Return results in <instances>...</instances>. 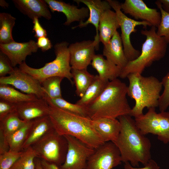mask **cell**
<instances>
[{"label":"cell","mask_w":169,"mask_h":169,"mask_svg":"<svg viewBox=\"0 0 169 169\" xmlns=\"http://www.w3.org/2000/svg\"><path fill=\"white\" fill-rule=\"evenodd\" d=\"M32 120L27 121L22 127L7 136L9 146V150L21 151Z\"/></svg>","instance_id":"f546056e"},{"label":"cell","mask_w":169,"mask_h":169,"mask_svg":"<svg viewBox=\"0 0 169 169\" xmlns=\"http://www.w3.org/2000/svg\"><path fill=\"white\" fill-rule=\"evenodd\" d=\"M0 84L11 85L27 94L35 95L44 100L47 96L41 83L31 75L19 68H14L9 76L0 77Z\"/></svg>","instance_id":"7c38bea8"},{"label":"cell","mask_w":169,"mask_h":169,"mask_svg":"<svg viewBox=\"0 0 169 169\" xmlns=\"http://www.w3.org/2000/svg\"><path fill=\"white\" fill-rule=\"evenodd\" d=\"M16 19L9 13H0V42L7 44L14 41L12 31Z\"/></svg>","instance_id":"83f0119b"},{"label":"cell","mask_w":169,"mask_h":169,"mask_svg":"<svg viewBox=\"0 0 169 169\" xmlns=\"http://www.w3.org/2000/svg\"><path fill=\"white\" fill-rule=\"evenodd\" d=\"M23 151L9 150L0 155V169H10L18 159Z\"/></svg>","instance_id":"e575fe53"},{"label":"cell","mask_w":169,"mask_h":169,"mask_svg":"<svg viewBox=\"0 0 169 169\" xmlns=\"http://www.w3.org/2000/svg\"><path fill=\"white\" fill-rule=\"evenodd\" d=\"M38 48L44 52L51 49L52 45L49 39L47 37H43L38 38L36 42Z\"/></svg>","instance_id":"60d3db41"},{"label":"cell","mask_w":169,"mask_h":169,"mask_svg":"<svg viewBox=\"0 0 169 169\" xmlns=\"http://www.w3.org/2000/svg\"><path fill=\"white\" fill-rule=\"evenodd\" d=\"M14 68L12 66L8 58L2 52L0 53V76L4 77L10 74L14 71Z\"/></svg>","instance_id":"8d00e7d4"},{"label":"cell","mask_w":169,"mask_h":169,"mask_svg":"<svg viewBox=\"0 0 169 169\" xmlns=\"http://www.w3.org/2000/svg\"><path fill=\"white\" fill-rule=\"evenodd\" d=\"M0 99L16 104L38 98L34 95L20 92L9 85L0 84Z\"/></svg>","instance_id":"484cf974"},{"label":"cell","mask_w":169,"mask_h":169,"mask_svg":"<svg viewBox=\"0 0 169 169\" xmlns=\"http://www.w3.org/2000/svg\"><path fill=\"white\" fill-rule=\"evenodd\" d=\"M0 5L2 7H8V3H6L5 1L0 0Z\"/></svg>","instance_id":"bcb514c9"},{"label":"cell","mask_w":169,"mask_h":169,"mask_svg":"<svg viewBox=\"0 0 169 169\" xmlns=\"http://www.w3.org/2000/svg\"><path fill=\"white\" fill-rule=\"evenodd\" d=\"M10 147L7 136L0 129V155L8 151Z\"/></svg>","instance_id":"b9f144b4"},{"label":"cell","mask_w":169,"mask_h":169,"mask_svg":"<svg viewBox=\"0 0 169 169\" xmlns=\"http://www.w3.org/2000/svg\"><path fill=\"white\" fill-rule=\"evenodd\" d=\"M16 104L0 100V121L9 114L16 111Z\"/></svg>","instance_id":"74e56055"},{"label":"cell","mask_w":169,"mask_h":169,"mask_svg":"<svg viewBox=\"0 0 169 169\" xmlns=\"http://www.w3.org/2000/svg\"><path fill=\"white\" fill-rule=\"evenodd\" d=\"M49 110V105L43 99L16 104V112L22 120L27 121L48 116Z\"/></svg>","instance_id":"e0dca14e"},{"label":"cell","mask_w":169,"mask_h":169,"mask_svg":"<svg viewBox=\"0 0 169 169\" xmlns=\"http://www.w3.org/2000/svg\"><path fill=\"white\" fill-rule=\"evenodd\" d=\"M121 10L136 20L141 19L157 28L161 20V14L155 8L148 7L142 0H125L120 4Z\"/></svg>","instance_id":"5bb4252c"},{"label":"cell","mask_w":169,"mask_h":169,"mask_svg":"<svg viewBox=\"0 0 169 169\" xmlns=\"http://www.w3.org/2000/svg\"><path fill=\"white\" fill-rule=\"evenodd\" d=\"M37 157L32 146L23 151L21 156L10 169H36L35 159Z\"/></svg>","instance_id":"1f68e13d"},{"label":"cell","mask_w":169,"mask_h":169,"mask_svg":"<svg viewBox=\"0 0 169 169\" xmlns=\"http://www.w3.org/2000/svg\"><path fill=\"white\" fill-rule=\"evenodd\" d=\"M49 105V116L59 134L74 136L95 149L105 143L95 131L90 118Z\"/></svg>","instance_id":"7a4b0ae2"},{"label":"cell","mask_w":169,"mask_h":169,"mask_svg":"<svg viewBox=\"0 0 169 169\" xmlns=\"http://www.w3.org/2000/svg\"><path fill=\"white\" fill-rule=\"evenodd\" d=\"M126 78L129 82L127 95L135 102L130 116L137 118L143 115L145 108L158 107L162 87L161 81L154 76H144L137 73L130 74Z\"/></svg>","instance_id":"277c9868"},{"label":"cell","mask_w":169,"mask_h":169,"mask_svg":"<svg viewBox=\"0 0 169 169\" xmlns=\"http://www.w3.org/2000/svg\"><path fill=\"white\" fill-rule=\"evenodd\" d=\"M91 64L98 73L101 79L111 81L120 77L122 69L106 59L100 54H95Z\"/></svg>","instance_id":"cb8c5ba5"},{"label":"cell","mask_w":169,"mask_h":169,"mask_svg":"<svg viewBox=\"0 0 169 169\" xmlns=\"http://www.w3.org/2000/svg\"><path fill=\"white\" fill-rule=\"evenodd\" d=\"M71 72L76 86V93L81 98L94 81L95 76L89 73L87 69L72 68Z\"/></svg>","instance_id":"4316f807"},{"label":"cell","mask_w":169,"mask_h":169,"mask_svg":"<svg viewBox=\"0 0 169 169\" xmlns=\"http://www.w3.org/2000/svg\"><path fill=\"white\" fill-rule=\"evenodd\" d=\"M45 100L49 105H54L63 110L78 115L89 117L86 107L76 104L70 103L62 97L50 98L48 97L46 98Z\"/></svg>","instance_id":"f1b7e54d"},{"label":"cell","mask_w":169,"mask_h":169,"mask_svg":"<svg viewBox=\"0 0 169 169\" xmlns=\"http://www.w3.org/2000/svg\"><path fill=\"white\" fill-rule=\"evenodd\" d=\"M96 40H84L70 44L68 47L72 68L87 69L95 55V50L99 49Z\"/></svg>","instance_id":"4fadbf2b"},{"label":"cell","mask_w":169,"mask_h":169,"mask_svg":"<svg viewBox=\"0 0 169 169\" xmlns=\"http://www.w3.org/2000/svg\"><path fill=\"white\" fill-rule=\"evenodd\" d=\"M38 18H35L33 20V30L35 33L34 37L37 38L47 36V31L41 25Z\"/></svg>","instance_id":"f35d334b"},{"label":"cell","mask_w":169,"mask_h":169,"mask_svg":"<svg viewBox=\"0 0 169 169\" xmlns=\"http://www.w3.org/2000/svg\"><path fill=\"white\" fill-rule=\"evenodd\" d=\"M107 1L117 15L121 30L120 36L125 54L129 61L134 60L140 56L141 52L136 49L132 45L130 38L131 34L136 32V27L138 26L142 25L146 28L148 26L151 27L152 25L146 21H138L127 17L122 11L121 3L118 1Z\"/></svg>","instance_id":"9c48e42d"},{"label":"cell","mask_w":169,"mask_h":169,"mask_svg":"<svg viewBox=\"0 0 169 169\" xmlns=\"http://www.w3.org/2000/svg\"><path fill=\"white\" fill-rule=\"evenodd\" d=\"M27 122L22 120L15 111L0 121V129L7 136L22 127Z\"/></svg>","instance_id":"4dcf8cb0"},{"label":"cell","mask_w":169,"mask_h":169,"mask_svg":"<svg viewBox=\"0 0 169 169\" xmlns=\"http://www.w3.org/2000/svg\"><path fill=\"white\" fill-rule=\"evenodd\" d=\"M161 82L164 90L159 98L158 107L160 111L162 112L166 111L169 106V72Z\"/></svg>","instance_id":"d590c367"},{"label":"cell","mask_w":169,"mask_h":169,"mask_svg":"<svg viewBox=\"0 0 169 169\" xmlns=\"http://www.w3.org/2000/svg\"><path fill=\"white\" fill-rule=\"evenodd\" d=\"M18 9L32 20L35 18L43 17L49 20L52 18L48 7L44 0H13Z\"/></svg>","instance_id":"7402d4cb"},{"label":"cell","mask_w":169,"mask_h":169,"mask_svg":"<svg viewBox=\"0 0 169 169\" xmlns=\"http://www.w3.org/2000/svg\"><path fill=\"white\" fill-rule=\"evenodd\" d=\"M64 78L60 76L51 77L41 83L47 97L50 98L62 97L60 85Z\"/></svg>","instance_id":"d6a6232c"},{"label":"cell","mask_w":169,"mask_h":169,"mask_svg":"<svg viewBox=\"0 0 169 169\" xmlns=\"http://www.w3.org/2000/svg\"><path fill=\"white\" fill-rule=\"evenodd\" d=\"M159 1L163 10L169 13V0H159Z\"/></svg>","instance_id":"ee69618b"},{"label":"cell","mask_w":169,"mask_h":169,"mask_svg":"<svg viewBox=\"0 0 169 169\" xmlns=\"http://www.w3.org/2000/svg\"><path fill=\"white\" fill-rule=\"evenodd\" d=\"M78 4L82 3L85 5L89 10V16L85 22H79L76 26L73 27L74 29L77 27L83 28L86 27L89 24H93L95 27L96 35L94 37L99 44L98 28L100 18L102 14L106 11L111 9V8L107 0H75L74 1Z\"/></svg>","instance_id":"ac0fdd59"},{"label":"cell","mask_w":169,"mask_h":169,"mask_svg":"<svg viewBox=\"0 0 169 169\" xmlns=\"http://www.w3.org/2000/svg\"><path fill=\"white\" fill-rule=\"evenodd\" d=\"M64 136L68 141V150L64 162L59 167L60 169H85L87 160L95 149L74 136Z\"/></svg>","instance_id":"8fae6325"},{"label":"cell","mask_w":169,"mask_h":169,"mask_svg":"<svg viewBox=\"0 0 169 169\" xmlns=\"http://www.w3.org/2000/svg\"><path fill=\"white\" fill-rule=\"evenodd\" d=\"M135 120L143 135L151 133L156 136L164 144L169 142V112L157 113L155 108H150L145 114L135 118Z\"/></svg>","instance_id":"ba28073f"},{"label":"cell","mask_w":169,"mask_h":169,"mask_svg":"<svg viewBox=\"0 0 169 169\" xmlns=\"http://www.w3.org/2000/svg\"><path fill=\"white\" fill-rule=\"evenodd\" d=\"M122 162L118 148L114 143L109 141L95 149L87 160L85 169H112Z\"/></svg>","instance_id":"30bf717a"},{"label":"cell","mask_w":169,"mask_h":169,"mask_svg":"<svg viewBox=\"0 0 169 169\" xmlns=\"http://www.w3.org/2000/svg\"><path fill=\"white\" fill-rule=\"evenodd\" d=\"M31 146L38 157L59 167L65 161L68 143L65 136L54 129Z\"/></svg>","instance_id":"52a82bcc"},{"label":"cell","mask_w":169,"mask_h":169,"mask_svg":"<svg viewBox=\"0 0 169 169\" xmlns=\"http://www.w3.org/2000/svg\"><path fill=\"white\" fill-rule=\"evenodd\" d=\"M41 162L42 169H60L56 165L44 160L41 159Z\"/></svg>","instance_id":"7bdbcfd3"},{"label":"cell","mask_w":169,"mask_h":169,"mask_svg":"<svg viewBox=\"0 0 169 169\" xmlns=\"http://www.w3.org/2000/svg\"><path fill=\"white\" fill-rule=\"evenodd\" d=\"M109 81L105 80L99 78L98 75L87 89L83 95L76 104L86 107L95 101L101 95Z\"/></svg>","instance_id":"d4e9b609"},{"label":"cell","mask_w":169,"mask_h":169,"mask_svg":"<svg viewBox=\"0 0 169 169\" xmlns=\"http://www.w3.org/2000/svg\"><path fill=\"white\" fill-rule=\"evenodd\" d=\"M54 130L49 115L32 120L22 146L25 150L36 143L45 135Z\"/></svg>","instance_id":"44dd1931"},{"label":"cell","mask_w":169,"mask_h":169,"mask_svg":"<svg viewBox=\"0 0 169 169\" xmlns=\"http://www.w3.org/2000/svg\"><path fill=\"white\" fill-rule=\"evenodd\" d=\"M156 30L157 28L152 26L149 30L141 31V34L146 36V39L142 44L140 54L136 59L129 61L122 69L120 77L126 78L131 73L141 74L146 68L164 57L168 43L164 37L157 34Z\"/></svg>","instance_id":"5b68a950"},{"label":"cell","mask_w":169,"mask_h":169,"mask_svg":"<svg viewBox=\"0 0 169 169\" xmlns=\"http://www.w3.org/2000/svg\"><path fill=\"white\" fill-rule=\"evenodd\" d=\"M93 126L105 142L114 143L120 132L121 125L116 118H101L92 120Z\"/></svg>","instance_id":"ffe728a7"},{"label":"cell","mask_w":169,"mask_h":169,"mask_svg":"<svg viewBox=\"0 0 169 169\" xmlns=\"http://www.w3.org/2000/svg\"><path fill=\"white\" fill-rule=\"evenodd\" d=\"M44 1L52 12L56 11L64 14L66 18V21L64 23L65 25L69 26L75 21L83 22L85 18L89 17V10L87 7H82L79 8L76 6L60 1L45 0Z\"/></svg>","instance_id":"2e32d148"},{"label":"cell","mask_w":169,"mask_h":169,"mask_svg":"<svg viewBox=\"0 0 169 169\" xmlns=\"http://www.w3.org/2000/svg\"><path fill=\"white\" fill-rule=\"evenodd\" d=\"M160 167L154 160L150 159L146 165L142 167H136L132 166L129 162L125 163L124 169H160Z\"/></svg>","instance_id":"ab89813d"},{"label":"cell","mask_w":169,"mask_h":169,"mask_svg":"<svg viewBox=\"0 0 169 169\" xmlns=\"http://www.w3.org/2000/svg\"><path fill=\"white\" fill-rule=\"evenodd\" d=\"M127 88L118 78L109 81L100 96L86 107L89 117L93 120L130 115L131 108L126 98Z\"/></svg>","instance_id":"3957f363"},{"label":"cell","mask_w":169,"mask_h":169,"mask_svg":"<svg viewBox=\"0 0 169 169\" xmlns=\"http://www.w3.org/2000/svg\"><path fill=\"white\" fill-rule=\"evenodd\" d=\"M104 46L103 55L106 59L122 69L126 66L129 60L125 54L121 36L117 31Z\"/></svg>","instance_id":"d6986e66"},{"label":"cell","mask_w":169,"mask_h":169,"mask_svg":"<svg viewBox=\"0 0 169 169\" xmlns=\"http://www.w3.org/2000/svg\"><path fill=\"white\" fill-rule=\"evenodd\" d=\"M36 43L31 40L26 42L18 43L14 41L7 44H0L1 51L9 59L13 67L25 62L27 56L37 52Z\"/></svg>","instance_id":"9a60e30c"},{"label":"cell","mask_w":169,"mask_h":169,"mask_svg":"<svg viewBox=\"0 0 169 169\" xmlns=\"http://www.w3.org/2000/svg\"><path fill=\"white\" fill-rule=\"evenodd\" d=\"M120 27L115 12L111 9L106 11L102 15L99 23L100 42H101L104 45L107 44Z\"/></svg>","instance_id":"603a6c76"},{"label":"cell","mask_w":169,"mask_h":169,"mask_svg":"<svg viewBox=\"0 0 169 169\" xmlns=\"http://www.w3.org/2000/svg\"><path fill=\"white\" fill-rule=\"evenodd\" d=\"M155 4L160 10L161 14V20L157 28L156 33L160 36L163 37L166 42L169 43V13L162 9L159 0L155 2Z\"/></svg>","instance_id":"836d02e7"},{"label":"cell","mask_w":169,"mask_h":169,"mask_svg":"<svg viewBox=\"0 0 169 169\" xmlns=\"http://www.w3.org/2000/svg\"><path fill=\"white\" fill-rule=\"evenodd\" d=\"M36 169H42L41 165V159L37 157L35 159Z\"/></svg>","instance_id":"f6af8a7d"},{"label":"cell","mask_w":169,"mask_h":169,"mask_svg":"<svg viewBox=\"0 0 169 169\" xmlns=\"http://www.w3.org/2000/svg\"><path fill=\"white\" fill-rule=\"evenodd\" d=\"M69 45V43L66 41L56 44L54 46L55 59L46 63L42 68L36 69L31 67L25 61L19 65V68L32 76L41 83L48 78L60 76L67 78L73 84Z\"/></svg>","instance_id":"8992f818"},{"label":"cell","mask_w":169,"mask_h":169,"mask_svg":"<svg viewBox=\"0 0 169 169\" xmlns=\"http://www.w3.org/2000/svg\"><path fill=\"white\" fill-rule=\"evenodd\" d=\"M121 128L118 137L114 143L118 148L122 162H128L132 166H144L151 159V143L136 125L135 119L130 115L117 118Z\"/></svg>","instance_id":"6da1fadb"}]
</instances>
